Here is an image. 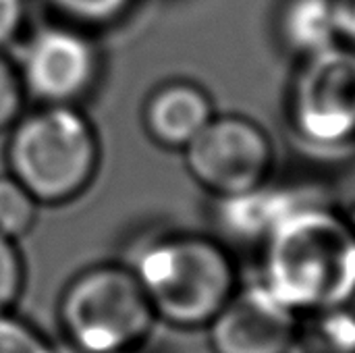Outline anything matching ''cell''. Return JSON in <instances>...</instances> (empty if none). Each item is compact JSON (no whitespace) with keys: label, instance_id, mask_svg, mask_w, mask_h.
<instances>
[{"label":"cell","instance_id":"obj_1","mask_svg":"<svg viewBox=\"0 0 355 353\" xmlns=\"http://www.w3.org/2000/svg\"><path fill=\"white\" fill-rule=\"evenodd\" d=\"M260 283L300 316L352 304L355 225L318 196L287 212L260 243Z\"/></svg>","mask_w":355,"mask_h":353},{"label":"cell","instance_id":"obj_2","mask_svg":"<svg viewBox=\"0 0 355 353\" xmlns=\"http://www.w3.org/2000/svg\"><path fill=\"white\" fill-rule=\"evenodd\" d=\"M127 264L156 320L185 331L206 329L241 285L229 246L196 231L150 237Z\"/></svg>","mask_w":355,"mask_h":353},{"label":"cell","instance_id":"obj_3","mask_svg":"<svg viewBox=\"0 0 355 353\" xmlns=\"http://www.w3.org/2000/svg\"><path fill=\"white\" fill-rule=\"evenodd\" d=\"M8 175L40 206L79 198L100 166V139L92 121L71 104H40L8 129Z\"/></svg>","mask_w":355,"mask_h":353},{"label":"cell","instance_id":"obj_4","mask_svg":"<svg viewBox=\"0 0 355 353\" xmlns=\"http://www.w3.org/2000/svg\"><path fill=\"white\" fill-rule=\"evenodd\" d=\"M129 264L104 262L77 273L62 289L58 325L77 353H135L156 325Z\"/></svg>","mask_w":355,"mask_h":353},{"label":"cell","instance_id":"obj_5","mask_svg":"<svg viewBox=\"0 0 355 353\" xmlns=\"http://www.w3.org/2000/svg\"><path fill=\"white\" fill-rule=\"evenodd\" d=\"M287 123L312 148L337 150L355 141V50L335 44L302 58L287 92Z\"/></svg>","mask_w":355,"mask_h":353},{"label":"cell","instance_id":"obj_6","mask_svg":"<svg viewBox=\"0 0 355 353\" xmlns=\"http://www.w3.org/2000/svg\"><path fill=\"white\" fill-rule=\"evenodd\" d=\"M181 154L189 177L212 198L258 189L270 181L275 169L270 135L243 114H214Z\"/></svg>","mask_w":355,"mask_h":353},{"label":"cell","instance_id":"obj_7","mask_svg":"<svg viewBox=\"0 0 355 353\" xmlns=\"http://www.w3.org/2000/svg\"><path fill=\"white\" fill-rule=\"evenodd\" d=\"M19 75L25 94L40 104L77 106L94 89L98 52L81 33L48 27L27 44Z\"/></svg>","mask_w":355,"mask_h":353},{"label":"cell","instance_id":"obj_8","mask_svg":"<svg viewBox=\"0 0 355 353\" xmlns=\"http://www.w3.org/2000/svg\"><path fill=\"white\" fill-rule=\"evenodd\" d=\"M300 314L260 281L235 291L206 327L212 353H291L297 343Z\"/></svg>","mask_w":355,"mask_h":353},{"label":"cell","instance_id":"obj_9","mask_svg":"<svg viewBox=\"0 0 355 353\" xmlns=\"http://www.w3.org/2000/svg\"><path fill=\"white\" fill-rule=\"evenodd\" d=\"M208 92L191 81H168L152 92L144 106V127L152 141L183 150L214 119Z\"/></svg>","mask_w":355,"mask_h":353},{"label":"cell","instance_id":"obj_10","mask_svg":"<svg viewBox=\"0 0 355 353\" xmlns=\"http://www.w3.org/2000/svg\"><path fill=\"white\" fill-rule=\"evenodd\" d=\"M310 198L314 196L297 189H281L270 185V181L241 196L214 198V225L220 233L218 239L225 243L241 241L260 248L279 221Z\"/></svg>","mask_w":355,"mask_h":353},{"label":"cell","instance_id":"obj_11","mask_svg":"<svg viewBox=\"0 0 355 353\" xmlns=\"http://www.w3.org/2000/svg\"><path fill=\"white\" fill-rule=\"evenodd\" d=\"M279 37L300 58L339 44L333 0H287L279 15Z\"/></svg>","mask_w":355,"mask_h":353},{"label":"cell","instance_id":"obj_12","mask_svg":"<svg viewBox=\"0 0 355 353\" xmlns=\"http://www.w3.org/2000/svg\"><path fill=\"white\" fill-rule=\"evenodd\" d=\"M295 347L302 353H355L354 306L302 314Z\"/></svg>","mask_w":355,"mask_h":353},{"label":"cell","instance_id":"obj_13","mask_svg":"<svg viewBox=\"0 0 355 353\" xmlns=\"http://www.w3.org/2000/svg\"><path fill=\"white\" fill-rule=\"evenodd\" d=\"M37 212L40 202L12 175H0V235L21 239L33 229Z\"/></svg>","mask_w":355,"mask_h":353},{"label":"cell","instance_id":"obj_14","mask_svg":"<svg viewBox=\"0 0 355 353\" xmlns=\"http://www.w3.org/2000/svg\"><path fill=\"white\" fill-rule=\"evenodd\" d=\"M0 353H58L52 341L31 322L12 312L0 314Z\"/></svg>","mask_w":355,"mask_h":353},{"label":"cell","instance_id":"obj_15","mask_svg":"<svg viewBox=\"0 0 355 353\" xmlns=\"http://www.w3.org/2000/svg\"><path fill=\"white\" fill-rule=\"evenodd\" d=\"M25 285V266L17 241L0 235V314L12 312Z\"/></svg>","mask_w":355,"mask_h":353},{"label":"cell","instance_id":"obj_16","mask_svg":"<svg viewBox=\"0 0 355 353\" xmlns=\"http://www.w3.org/2000/svg\"><path fill=\"white\" fill-rule=\"evenodd\" d=\"M25 87L19 75L6 58L0 56V131H8L25 112Z\"/></svg>","mask_w":355,"mask_h":353},{"label":"cell","instance_id":"obj_17","mask_svg":"<svg viewBox=\"0 0 355 353\" xmlns=\"http://www.w3.org/2000/svg\"><path fill=\"white\" fill-rule=\"evenodd\" d=\"M64 15L83 23H108L116 19L129 0H52Z\"/></svg>","mask_w":355,"mask_h":353},{"label":"cell","instance_id":"obj_18","mask_svg":"<svg viewBox=\"0 0 355 353\" xmlns=\"http://www.w3.org/2000/svg\"><path fill=\"white\" fill-rule=\"evenodd\" d=\"M23 21V0H0V46L10 42Z\"/></svg>","mask_w":355,"mask_h":353},{"label":"cell","instance_id":"obj_19","mask_svg":"<svg viewBox=\"0 0 355 353\" xmlns=\"http://www.w3.org/2000/svg\"><path fill=\"white\" fill-rule=\"evenodd\" d=\"M339 42L355 50V0H333Z\"/></svg>","mask_w":355,"mask_h":353},{"label":"cell","instance_id":"obj_20","mask_svg":"<svg viewBox=\"0 0 355 353\" xmlns=\"http://www.w3.org/2000/svg\"><path fill=\"white\" fill-rule=\"evenodd\" d=\"M345 214H347V216H349V221H352V223H354V225H355V204H354V208H352V210H349V212H347V210H345Z\"/></svg>","mask_w":355,"mask_h":353},{"label":"cell","instance_id":"obj_21","mask_svg":"<svg viewBox=\"0 0 355 353\" xmlns=\"http://www.w3.org/2000/svg\"><path fill=\"white\" fill-rule=\"evenodd\" d=\"M354 308H355V295H354Z\"/></svg>","mask_w":355,"mask_h":353},{"label":"cell","instance_id":"obj_22","mask_svg":"<svg viewBox=\"0 0 355 353\" xmlns=\"http://www.w3.org/2000/svg\"><path fill=\"white\" fill-rule=\"evenodd\" d=\"M135 353H139V352H135Z\"/></svg>","mask_w":355,"mask_h":353}]
</instances>
